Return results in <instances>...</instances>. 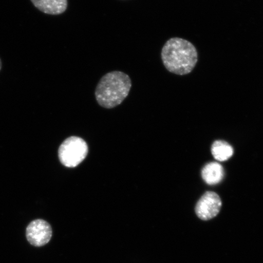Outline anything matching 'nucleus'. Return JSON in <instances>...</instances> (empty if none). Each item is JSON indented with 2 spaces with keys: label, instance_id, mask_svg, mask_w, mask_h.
<instances>
[{
  "label": "nucleus",
  "instance_id": "4",
  "mask_svg": "<svg viewBox=\"0 0 263 263\" xmlns=\"http://www.w3.org/2000/svg\"><path fill=\"white\" fill-rule=\"evenodd\" d=\"M221 207L222 200L218 194L207 192L197 202L195 213L202 221H209L218 215Z\"/></svg>",
  "mask_w": 263,
  "mask_h": 263
},
{
  "label": "nucleus",
  "instance_id": "1",
  "mask_svg": "<svg viewBox=\"0 0 263 263\" xmlns=\"http://www.w3.org/2000/svg\"><path fill=\"white\" fill-rule=\"evenodd\" d=\"M161 55L167 70L178 75L190 73L198 60L195 46L185 39L178 37L170 39L166 42Z\"/></svg>",
  "mask_w": 263,
  "mask_h": 263
},
{
  "label": "nucleus",
  "instance_id": "9",
  "mask_svg": "<svg viewBox=\"0 0 263 263\" xmlns=\"http://www.w3.org/2000/svg\"><path fill=\"white\" fill-rule=\"evenodd\" d=\"M2 68V62L1 59H0V71H1Z\"/></svg>",
  "mask_w": 263,
  "mask_h": 263
},
{
  "label": "nucleus",
  "instance_id": "2",
  "mask_svg": "<svg viewBox=\"0 0 263 263\" xmlns=\"http://www.w3.org/2000/svg\"><path fill=\"white\" fill-rule=\"evenodd\" d=\"M131 87L129 76L119 71L109 72L99 81L95 97L101 107L112 108L122 103L129 95Z\"/></svg>",
  "mask_w": 263,
  "mask_h": 263
},
{
  "label": "nucleus",
  "instance_id": "6",
  "mask_svg": "<svg viewBox=\"0 0 263 263\" xmlns=\"http://www.w3.org/2000/svg\"><path fill=\"white\" fill-rule=\"evenodd\" d=\"M39 11L48 15L63 14L68 7L67 0H31Z\"/></svg>",
  "mask_w": 263,
  "mask_h": 263
},
{
  "label": "nucleus",
  "instance_id": "3",
  "mask_svg": "<svg viewBox=\"0 0 263 263\" xmlns=\"http://www.w3.org/2000/svg\"><path fill=\"white\" fill-rule=\"evenodd\" d=\"M88 152L87 144L83 139L78 137H70L59 147V159L64 166L74 167L83 162Z\"/></svg>",
  "mask_w": 263,
  "mask_h": 263
},
{
  "label": "nucleus",
  "instance_id": "5",
  "mask_svg": "<svg viewBox=\"0 0 263 263\" xmlns=\"http://www.w3.org/2000/svg\"><path fill=\"white\" fill-rule=\"evenodd\" d=\"M52 235L51 226L43 219L32 221L26 228V238L33 246L42 247L48 244Z\"/></svg>",
  "mask_w": 263,
  "mask_h": 263
},
{
  "label": "nucleus",
  "instance_id": "7",
  "mask_svg": "<svg viewBox=\"0 0 263 263\" xmlns=\"http://www.w3.org/2000/svg\"><path fill=\"white\" fill-rule=\"evenodd\" d=\"M224 170L221 164L217 162L207 163L202 170V179L210 185L221 182L224 177Z\"/></svg>",
  "mask_w": 263,
  "mask_h": 263
},
{
  "label": "nucleus",
  "instance_id": "8",
  "mask_svg": "<svg viewBox=\"0 0 263 263\" xmlns=\"http://www.w3.org/2000/svg\"><path fill=\"white\" fill-rule=\"evenodd\" d=\"M214 158L219 162H223L230 159L234 153L233 148L225 141L217 140L213 143L211 148Z\"/></svg>",
  "mask_w": 263,
  "mask_h": 263
}]
</instances>
